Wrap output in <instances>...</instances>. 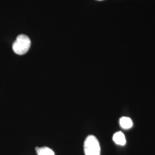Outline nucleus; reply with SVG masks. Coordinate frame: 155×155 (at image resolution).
I'll use <instances>...</instances> for the list:
<instances>
[{
	"instance_id": "nucleus-1",
	"label": "nucleus",
	"mask_w": 155,
	"mask_h": 155,
	"mask_svg": "<svg viewBox=\"0 0 155 155\" xmlns=\"http://www.w3.org/2000/svg\"><path fill=\"white\" fill-rule=\"evenodd\" d=\"M31 40L27 35H20L12 45L14 52L19 55L26 54L31 47Z\"/></svg>"
},
{
	"instance_id": "nucleus-3",
	"label": "nucleus",
	"mask_w": 155,
	"mask_h": 155,
	"mask_svg": "<svg viewBox=\"0 0 155 155\" xmlns=\"http://www.w3.org/2000/svg\"><path fill=\"white\" fill-rule=\"evenodd\" d=\"M113 140L116 144L121 146L125 145L127 142L125 135L121 132H118L114 133L113 137Z\"/></svg>"
},
{
	"instance_id": "nucleus-2",
	"label": "nucleus",
	"mask_w": 155,
	"mask_h": 155,
	"mask_svg": "<svg viewBox=\"0 0 155 155\" xmlns=\"http://www.w3.org/2000/svg\"><path fill=\"white\" fill-rule=\"evenodd\" d=\"M84 152L85 155H100V143L95 136L90 135L86 137L84 143Z\"/></svg>"
},
{
	"instance_id": "nucleus-6",
	"label": "nucleus",
	"mask_w": 155,
	"mask_h": 155,
	"mask_svg": "<svg viewBox=\"0 0 155 155\" xmlns=\"http://www.w3.org/2000/svg\"><path fill=\"white\" fill-rule=\"evenodd\" d=\"M97 1H102V0H97Z\"/></svg>"
},
{
	"instance_id": "nucleus-5",
	"label": "nucleus",
	"mask_w": 155,
	"mask_h": 155,
	"mask_svg": "<svg viewBox=\"0 0 155 155\" xmlns=\"http://www.w3.org/2000/svg\"><path fill=\"white\" fill-rule=\"evenodd\" d=\"M37 155H55L53 150L48 147H37L36 148Z\"/></svg>"
},
{
	"instance_id": "nucleus-4",
	"label": "nucleus",
	"mask_w": 155,
	"mask_h": 155,
	"mask_svg": "<svg viewBox=\"0 0 155 155\" xmlns=\"http://www.w3.org/2000/svg\"><path fill=\"white\" fill-rule=\"evenodd\" d=\"M120 124L121 127L125 129H128L133 127L132 120L127 117L121 118L120 120Z\"/></svg>"
}]
</instances>
